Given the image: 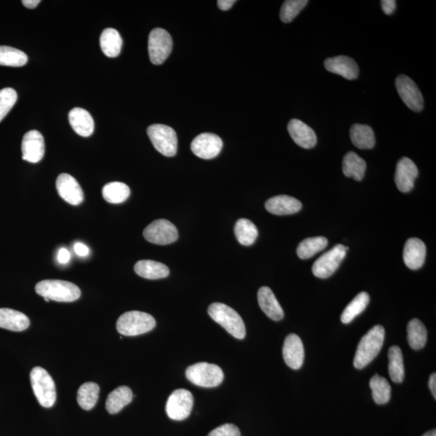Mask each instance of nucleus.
Returning <instances> with one entry per match:
<instances>
[{
    "label": "nucleus",
    "instance_id": "15",
    "mask_svg": "<svg viewBox=\"0 0 436 436\" xmlns=\"http://www.w3.org/2000/svg\"><path fill=\"white\" fill-rule=\"evenodd\" d=\"M57 190L63 200L72 206H79L83 201L84 195L77 180L70 175H59L56 181Z\"/></svg>",
    "mask_w": 436,
    "mask_h": 436
},
{
    "label": "nucleus",
    "instance_id": "38",
    "mask_svg": "<svg viewBox=\"0 0 436 436\" xmlns=\"http://www.w3.org/2000/svg\"><path fill=\"white\" fill-rule=\"evenodd\" d=\"M28 63V56L23 51L10 46H0V66L21 68Z\"/></svg>",
    "mask_w": 436,
    "mask_h": 436
},
{
    "label": "nucleus",
    "instance_id": "6",
    "mask_svg": "<svg viewBox=\"0 0 436 436\" xmlns=\"http://www.w3.org/2000/svg\"><path fill=\"white\" fill-rule=\"evenodd\" d=\"M186 377L195 386L213 388L224 382V373L216 364L201 362L188 368Z\"/></svg>",
    "mask_w": 436,
    "mask_h": 436
},
{
    "label": "nucleus",
    "instance_id": "20",
    "mask_svg": "<svg viewBox=\"0 0 436 436\" xmlns=\"http://www.w3.org/2000/svg\"><path fill=\"white\" fill-rule=\"evenodd\" d=\"M426 255V246L423 241L411 238L406 241L404 259L407 267L412 270L419 269L423 266Z\"/></svg>",
    "mask_w": 436,
    "mask_h": 436
},
{
    "label": "nucleus",
    "instance_id": "3",
    "mask_svg": "<svg viewBox=\"0 0 436 436\" xmlns=\"http://www.w3.org/2000/svg\"><path fill=\"white\" fill-rule=\"evenodd\" d=\"M35 290L37 295L59 302H72L81 296V291L75 284L59 281V279H46L37 283Z\"/></svg>",
    "mask_w": 436,
    "mask_h": 436
},
{
    "label": "nucleus",
    "instance_id": "8",
    "mask_svg": "<svg viewBox=\"0 0 436 436\" xmlns=\"http://www.w3.org/2000/svg\"><path fill=\"white\" fill-rule=\"evenodd\" d=\"M172 39L168 31L157 28L150 32L148 50L150 61L154 65L163 64L172 53Z\"/></svg>",
    "mask_w": 436,
    "mask_h": 436
},
{
    "label": "nucleus",
    "instance_id": "45",
    "mask_svg": "<svg viewBox=\"0 0 436 436\" xmlns=\"http://www.w3.org/2000/svg\"><path fill=\"white\" fill-rule=\"evenodd\" d=\"M235 3V0H219V1H217V6L221 10L227 11L229 10Z\"/></svg>",
    "mask_w": 436,
    "mask_h": 436
},
{
    "label": "nucleus",
    "instance_id": "16",
    "mask_svg": "<svg viewBox=\"0 0 436 436\" xmlns=\"http://www.w3.org/2000/svg\"><path fill=\"white\" fill-rule=\"evenodd\" d=\"M418 175L419 170L413 161L406 157L398 161L395 177L398 190L404 193L410 192Z\"/></svg>",
    "mask_w": 436,
    "mask_h": 436
},
{
    "label": "nucleus",
    "instance_id": "36",
    "mask_svg": "<svg viewBox=\"0 0 436 436\" xmlns=\"http://www.w3.org/2000/svg\"><path fill=\"white\" fill-rule=\"evenodd\" d=\"M99 387L94 382H87L80 386L78 391V404L85 410L94 408L98 401Z\"/></svg>",
    "mask_w": 436,
    "mask_h": 436
},
{
    "label": "nucleus",
    "instance_id": "32",
    "mask_svg": "<svg viewBox=\"0 0 436 436\" xmlns=\"http://www.w3.org/2000/svg\"><path fill=\"white\" fill-rule=\"evenodd\" d=\"M369 300H370V297H369L368 293H359V295L349 303L348 306L345 308L342 315H341V321H343V324H350L355 317L361 314V313L366 309Z\"/></svg>",
    "mask_w": 436,
    "mask_h": 436
},
{
    "label": "nucleus",
    "instance_id": "44",
    "mask_svg": "<svg viewBox=\"0 0 436 436\" xmlns=\"http://www.w3.org/2000/svg\"><path fill=\"white\" fill-rule=\"evenodd\" d=\"M70 259V253L68 250L66 248H61L58 254L59 262L61 264H68Z\"/></svg>",
    "mask_w": 436,
    "mask_h": 436
},
{
    "label": "nucleus",
    "instance_id": "13",
    "mask_svg": "<svg viewBox=\"0 0 436 436\" xmlns=\"http://www.w3.org/2000/svg\"><path fill=\"white\" fill-rule=\"evenodd\" d=\"M224 142L220 137L204 132L193 139L191 150L194 155L203 159H212L220 154Z\"/></svg>",
    "mask_w": 436,
    "mask_h": 436
},
{
    "label": "nucleus",
    "instance_id": "7",
    "mask_svg": "<svg viewBox=\"0 0 436 436\" xmlns=\"http://www.w3.org/2000/svg\"><path fill=\"white\" fill-rule=\"evenodd\" d=\"M148 135L155 148L167 157H173L177 153V132L170 126L156 124L148 129Z\"/></svg>",
    "mask_w": 436,
    "mask_h": 436
},
{
    "label": "nucleus",
    "instance_id": "26",
    "mask_svg": "<svg viewBox=\"0 0 436 436\" xmlns=\"http://www.w3.org/2000/svg\"><path fill=\"white\" fill-rule=\"evenodd\" d=\"M132 397H134V395L129 387H118L109 393L106 400V410L109 414H117L126 406L130 404Z\"/></svg>",
    "mask_w": 436,
    "mask_h": 436
},
{
    "label": "nucleus",
    "instance_id": "14",
    "mask_svg": "<svg viewBox=\"0 0 436 436\" xmlns=\"http://www.w3.org/2000/svg\"><path fill=\"white\" fill-rule=\"evenodd\" d=\"M22 159L32 164H37L43 159L45 154L44 137L40 132L31 130L23 137Z\"/></svg>",
    "mask_w": 436,
    "mask_h": 436
},
{
    "label": "nucleus",
    "instance_id": "49",
    "mask_svg": "<svg viewBox=\"0 0 436 436\" xmlns=\"http://www.w3.org/2000/svg\"><path fill=\"white\" fill-rule=\"evenodd\" d=\"M44 299L46 302H49L50 301V299H48V298H46V297L44 298Z\"/></svg>",
    "mask_w": 436,
    "mask_h": 436
},
{
    "label": "nucleus",
    "instance_id": "46",
    "mask_svg": "<svg viewBox=\"0 0 436 436\" xmlns=\"http://www.w3.org/2000/svg\"><path fill=\"white\" fill-rule=\"evenodd\" d=\"M429 388L431 393L436 399V375L435 373L431 374L429 379Z\"/></svg>",
    "mask_w": 436,
    "mask_h": 436
},
{
    "label": "nucleus",
    "instance_id": "42",
    "mask_svg": "<svg viewBox=\"0 0 436 436\" xmlns=\"http://www.w3.org/2000/svg\"><path fill=\"white\" fill-rule=\"evenodd\" d=\"M382 10L386 15H392L396 9L395 0H382L381 2Z\"/></svg>",
    "mask_w": 436,
    "mask_h": 436
},
{
    "label": "nucleus",
    "instance_id": "21",
    "mask_svg": "<svg viewBox=\"0 0 436 436\" xmlns=\"http://www.w3.org/2000/svg\"><path fill=\"white\" fill-rule=\"evenodd\" d=\"M301 203L297 199L281 195L270 198L265 208L275 215H290L301 210Z\"/></svg>",
    "mask_w": 436,
    "mask_h": 436
},
{
    "label": "nucleus",
    "instance_id": "33",
    "mask_svg": "<svg viewBox=\"0 0 436 436\" xmlns=\"http://www.w3.org/2000/svg\"><path fill=\"white\" fill-rule=\"evenodd\" d=\"M235 233L239 244L244 246L252 245L258 237L257 227L252 221L241 218L236 222Z\"/></svg>",
    "mask_w": 436,
    "mask_h": 436
},
{
    "label": "nucleus",
    "instance_id": "23",
    "mask_svg": "<svg viewBox=\"0 0 436 436\" xmlns=\"http://www.w3.org/2000/svg\"><path fill=\"white\" fill-rule=\"evenodd\" d=\"M69 121L77 134L88 137L94 132L95 123L91 115L85 109L75 108L69 113Z\"/></svg>",
    "mask_w": 436,
    "mask_h": 436
},
{
    "label": "nucleus",
    "instance_id": "12",
    "mask_svg": "<svg viewBox=\"0 0 436 436\" xmlns=\"http://www.w3.org/2000/svg\"><path fill=\"white\" fill-rule=\"evenodd\" d=\"M395 84L401 99L410 110L415 112L423 110L424 106L423 95L413 80L406 75H400L397 77Z\"/></svg>",
    "mask_w": 436,
    "mask_h": 436
},
{
    "label": "nucleus",
    "instance_id": "29",
    "mask_svg": "<svg viewBox=\"0 0 436 436\" xmlns=\"http://www.w3.org/2000/svg\"><path fill=\"white\" fill-rule=\"evenodd\" d=\"M99 41L103 53L109 58H115L120 54L123 41L120 33L115 28L104 30Z\"/></svg>",
    "mask_w": 436,
    "mask_h": 436
},
{
    "label": "nucleus",
    "instance_id": "41",
    "mask_svg": "<svg viewBox=\"0 0 436 436\" xmlns=\"http://www.w3.org/2000/svg\"><path fill=\"white\" fill-rule=\"evenodd\" d=\"M208 436H241V433L235 425L226 424L212 430Z\"/></svg>",
    "mask_w": 436,
    "mask_h": 436
},
{
    "label": "nucleus",
    "instance_id": "24",
    "mask_svg": "<svg viewBox=\"0 0 436 436\" xmlns=\"http://www.w3.org/2000/svg\"><path fill=\"white\" fill-rule=\"evenodd\" d=\"M30 325L28 317L23 313L15 310L1 308L0 309V327L12 331H23Z\"/></svg>",
    "mask_w": 436,
    "mask_h": 436
},
{
    "label": "nucleus",
    "instance_id": "30",
    "mask_svg": "<svg viewBox=\"0 0 436 436\" xmlns=\"http://www.w3.org/2000/svg\"><path fill=\"white\" fill-rule=\"evenodd\" d=\"M388 373L391 380L397 384L402 383L405 377V368L401 348L397 346H393L388 350Z\"/></svg>",
    "mask_w": 436,
    "mask_h": 436
},
{
    "label": "nucleus",
    "instance_id": "31",
    "mask_svg": "<svg viewBox=\"0 0 436 436\" xmlns=\"http://www.w3.org/2000/svg\"><path fill=\"white\" fill-rule=\"evenodd\" d=\"M407 339L412 349L420 350L425 347L428 340V331L423 322L417 319L409 322L407 326Z\"/></svg>",
    "mask_w": 436,
    "mask_h": 436
},
{
    "label": "nucleus",
    "instance_id": "22",
    "mask_svg": "<svg viewBox=\"0 0 436 436\" xmlns=\"http://www.w3.org/2000/svg\"><path fill=\"white\" fill-rule=\"evenodd\" d=\"M258 301L260 308L269 319L281 321L284 317V310L272 289L262 287L258 292Z\"/></svg>",
    "mask_w": 436,
    "mask_h": 436
},
{
    "label": "nucleus",
    "instance_id": "9",
    "mask_svg": "<svg viewBox=\"0 0 436 436\" xmlns=\"http://www.w3.org/2000/svg\"><path fill=\"white\" fill-rule=\"evenodd\" d=\"M348 248L339 244L317 259L313 265L312 271L317 278L326 279L333 276L347 254Z\"/></svg>",
    "mask_w": 436,
    "mask_h": 436
},
{
    "label": "nucleus",
    "instance_id": "25",
    "mask_svg": "<svg viewBox=\"0 0 436 436\" xmlns=\"http://www.w3.org/2000/svg\"><path fill=\"white\" fill-rule=\"evenodd\" d=\"M350 139L359 149H373L376 144L375 134L367 125L355 124L350 128Z\"/></svg>",
    "mask_w": 436,
    "mask_h": 436
},
{
    "label": "nucleus",
    "instance_id": "27",
    "mask_svg": "<svg viewBox=\"0 0 436 436\" xmlns=\"http://www.w3.org/2000/svg\"><path fill=\"white\" fill-rule=\"evenodd\" d=\"M135 271L141 277L148 279H163L170 273L165 264L153 260H141L135 264Z\"/></svg>",
    "mask_w": 436,
    "mask_h": 436
},
{
    "label": "nucleus",
    "instance_id": "34",
    "mask_svg": "<svg viewBox=\"0 0 436 436\" xmlns=\"http://www.w3.org/2000/svg\"><path fill=\"white\" fill-rule=\"evenodd\" d=\"M328 245V240L325 237H313L301 241L297 246V254L301 259H307L314 257L319 251L324 250Z\"/></svg>",
    "mask_w": 436,
    "mask_h": 436
},
{
    "label": "nucleus",
    "instance_id": "2",
    "mask_svg": "<svg viewBox=\"0 0 436 436\" xmlns=\"http://www.w3.org/2000/svg\"><path fill=\"white\" fill-rule=\"evenodd\" d=\"M208 315L213 321L238 339H244L246 327L243 319L234 309L224 303H212L208 309Z\"/></svg>",
    "mask_w": 436,
    "mask_h": 436
},
{
    "label": "nucleus",
    "instance_id": "4",
    "mask_svg": "<svg viewBox=\"0 0 436 436\" xmlns=\"http://www.w3.org/2000/svg\"><path fill=\"white\" fill-rule=\"evenodd\" d=\"M155 326L154 317L141 311L126 312L117 322L118 333L126 336H137L150 333Z\"/></svg>",
    "mask_w": 436,
    "mask_h": 436
},
{
    "label": "nucleus",
    "instance_id": "1",
    "mask_svg": "<svg viewBox=\"0 0 436 436\" xmlns=\"http://www.w3.org/2000/svg\"><path fill=\"white\" fill-rule=\"evenodd\" d=\"M386 331L381 325L373 326L360 340L354 358V366L357 369L366 367L380 353L385 341Z\"/></svg>",
    "mask_w": 436,
    "mask_h": 436
},
{
    "label": "nucleus",
    "instance_id": "35",
    "mask_svg": "<svg viewBox=\"0 0 436 436\" xmlns=\"http://www.w3.org/2000/svg\"><path fill=\"white\" fill-rule=\"evenodd\" d=\"M103 197L110 204H121L125 202L130 195V189L126 184L121 182H112L107 184L103 188Z\"/></svg>",
    "mask_w": 436,
    "mask_h": 436
},
{
    "label": "nucleus",
    "instance_id": "40",
    "mask_svg": "<svg viewBox=\"0 0 436 436\" xmlns=\"http://www.w3.org/2000/svg\"><path fill=\"white\" fill-rule=\"evenodd\" d=\"M17 101V93L11 88H3L0 91V121L3 120Z\"/></svg>",
    "mask_w": 436,
    "mask_h": 436
},
{
    "label": "nucleus",
    "instance_id": "17",
    "mask_svg": "<svg viewBox=\"0 0 436 436\" xmlns=\"http://www.w3.org/2000/svg\"><path fill=\"white\" fill-rule=\"evenodd\" d=\"M283 357L287 366L297 370L303 366L305 359V350L299 336L295 334L288 335L284 340Z\"/></svg>",
    "mask_w": 436,
    "mask_h": 436
},
{
    "label": "nucleus",
    "instance_id": "5",
    "mask_svg": "<svg viewBox=\"0 0 436 436\" xmlns=\"http://www.w3.org/2000/svg\"><path fill=\"white\" fill-rule=\"evenodd\" d=\"M31 385L41 406L50 408L56 402V388L53 378L43 368L35 367L30 373Z\"/></svg>",
    "mask_w": 436,
    "mask_h": 436
},
{
    "label": "nucleus",
    "instance_id": "28",
    "mask_svg": "<svg viewBox=\"0 0 436 436\" xmlns=\"http://www.w3.org/2000/svg\"><path fill=\"white\" fill-rule=\"evenodd\" d=\"M366 161L353 151H350L344 156L342 169L345 177L360 181L366 174Z\"/></svg>",
    "mask_w": 436,
    "mask_h": 436
},
{
    "label": "nucleus",
    "instance_id": "39",
    "mask_svg": "<svg viewBox=\"0 0 436 436\" xmlns=\"http://www.w3.org/2000/svg\"><path fill=\"white\" fill-rule=\"evenodd\" d=\"M307 0H287L284 1L279 12V17L284 23H290L299 14L307 3Z\"/></svg>",
    "mask_w": 436,
    "mask_h": 436
},
{
    "label": "nucleus",
    "instance_id": "48",
    "mask_svg": "<svg viewBox=\"0 0 436 436\" xmlns=\"http://www.w3.org/2000/svg\"><path fill=\"white\" fill-rule=\"evenodd\" d=\"M423 436H436V430L428 431V433H425Z\"/></svg>",
    "mask_w": 436,
    "mask_h": 436
},
{
    "label": "nucleus",
    "instance_id": "11",
    "mask_svg": "<svg viewBox=\"0 0 436 436\" xmlns=\"http://www.w3.org/2000/svg\"><path fill=\"white\" fill-rule=\"evenodd\" d=\"M145 239L151 244L168 245L178 239V230L172 222L159 219L150 224L144 230Z\"/></svg>",
    "mask_w": 436,
    "mask_h": 436
},
{
    "label": "nucleus",
    "instance_id": "37",
    "mask_svg": "<svg viewBox=\"0 0 436 436\" xmlns=\"http://www.w3.org/2000/svg\"><path fill=\"white\" fill-rule=\"evenodd\" d=\"M370 388L373 392V400L377 404L384 405L390 402L391 386L385 377L376 374L371 379Z\"/></svg>",
    "mask_w": 436,
    "mask_h": 436
},
{
    "label": "nucleus",
    "instance_id": "18",
    "mask_svg": "<svg viewBox=\"0 0 436 436\" xmlns=\"http://www.w3.org/2000/svg\"><path fill=\"white\" fill-rule=\"evenodd\" d=\"M288 131L295 143L302 148L311 149L317 144L314 130L300 120L293 119L289 121Z\"/></svg>",
    "mask_w": 436,
    "mask_h": 436
},
{
    "label": "nucleus",
    "instance_id": "19",
    "mask_svg": "<svg viewBox=\"0 0 436 436\" xmlns=\"http://www.w3.org/2000/svg\"><path fill=\"white\" fill-rule=\"evenodd\" d=\"M325 68L331 73L341 75L346 79L353 80L358 77L359 66L355 60L349 57L340 55L327 59Z\"/></svg>",
    "mask_w": 436,
    "mask_h": 436
},
{
    "label": "nucleus",
    "instance_id": "43",
    "mask_svg": "<svg viewBox=\"0 0 436 436\" xmlns=\"http://www.w3.org/2000/svg\"><path fill=\"white\" fill-rule=\"evenodd\" d=\"M74 250L75 254L79 255V257H85L89 254V248L86 245H84L82 243L75 244L74 246Z\"/></svg>",
    "mask_w": 436,
    "mask_h": 436
},
{
    "label": "nucleus",
    "instance_id": "47",
    "mask_svg": "<svg viewBox=\"0 0 436 436\" xmlns=\"http://www.w3.org/2000/svg\"><path fill=\"white\" fill-rule=\"evenodd\" d=\"M41 3L40 0H23V6L27 8H35Z\"/></svg>",
    "mask_w": 436,
    "mask_h": 436
},
{
    "label": "nucleus",
    "instance_id": "10",
    "mask_svg": "<svg viewBox=\"0 0 436 436\" xmlns=\"http://www.w3.org/2000/svg\"><path fill=\"white\" fill-rule=\"evenodd\" d=\"M193 396L190 391L179 388L168 397L166 412L170 419L182 421L190 415L193 407Z\"/></svg>",
    "mask_w": 436,
    "mask_h": 436
}]
</instances>
